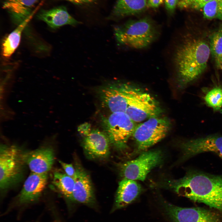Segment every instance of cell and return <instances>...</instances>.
Here are the masks:
<instances>
[{
	"label": "cell",
	"instance_id": "6da1fadb",
	"mask_svg": "<svg viewBox=\"0 0 222 222\" xmlns=\"http://www.w3.org/2000/svg\"><path fill=\"white\" fill-rule=\"evenodd\" d=\"M210 54L209 45L199 37H185L175 48L173 71L178 85L183 88L204 72Z\"/></svg>",
	"mask_w": 222,
	"mask_h": 222
},
{
	"label": "cell",
	"instance_id": "7a4b0ae2",
	"mask_svg": "<svg viewBox=\"0 0 222 222\" xmlns=\"http://www.w3.org/2000/svg\"><path fill=\"white\" fill-rule=\"evenodd\" d=\"M169 183L178 195L222 213V175L191 171L183 178Z\"/></svg>",
	"mask_w": 222,
	"mask_h": 222
},
{
	"label": "cell",
	"instance_id": "3957f363",
	"mask_svg": "<svg viewBox=\"0 0 222 222\" xmlns=\"http://www.w3.org/2000/svg\"><path fill=\"white\" fill-rule=\"evenodd\" d=\"M114 31L119 43L136 50L150 47L160 34L158 27L147 17L128 21L123 25L116 26Z\"/></svg>",
	"mask_w": 222,
	"mask_h": 222
},
{
	"label": "cell",
	"instance_id": "277c9868",
	"mask_svg": "<svg viewBox=\"0 0 222 222\" xmlns=\"http://www.w3.org/2000/svg\"><path fill=\"white\" fill-rule=\"evenodd\" d=\"M26 152L17 146L2 145L0 148V187L5 190L22 178L26 164Z\"/></svg>",
	"mask_w": 222,
	"mask_h": 222
},
{
	"label": "cell",
	"instance_id": "5b68a950",
	"mask_svg": "<svg viewBox=\"0 0 222 222\" xmlns=\"http://www.w3.org/2000/svg\"><path fill=\"white\" fill-rule=\"evenodd\" d=\"M162 110L150 94L131 84L128 88V105L125 113L135 122L159 116Z\"/></svg>",
	"mask_w": 222,
	"mask_h": 222
},
{
	"label": "cell",
	"instance_id": "8992f818",
	"mask_svg": "<svg viewBox=\"0 0 222 222\" xmlns=\"http://www.w3.org/2000/svg\"><path fill=\"white\" fill-rule=\"evenodd\" d=\"M170 126L167 118L159 116L136 125L132 136L138 150H145L161 140L166 135Z\"/></svg>",
	"mask_w": 222,
	"mask_h": 222
},
{
	"label": "cell",
	"instance_id": "52a82bcc",
	"mask_svg": "<svg viewBox=\"0 0 222 222\" xmlns=\"http://www.w3.org/2000/svg\"><path fill=\"white\" fill-rule=\"evenodd\" d=\"M125 112L111 113L103 120L105 134L117 149H125L129 138L132 135L136 125Z\"/></svg>",
	"mask_w": 222,
	"mask_h": 222
},
{
	"label": "cell",
	"instance_id": "ba28073f",
	"mask_svg": "<svg viewBox=\"0 0 222 222\" xmlns=\"http://www.w3.org/2000/svg\"><path fill=\"white\" fill-rule=\"evenodd\" d=\"M162 160V153L160 150L144 151L135 159L123 164L120 175L123 179L143 181L150 171Z\"/></svg>",
	"mask_w": 222,
	"mask_h": 222
},
{
	"label": "cell",
	"instance_id": "9c48e42d",
	"mask_svg": "<svg viewBox=\"0 0 222 222\" xmlns=\"http://www.w3.org/2000/svg\"><path fill=\"white\" fill-rule=\"evenodd\" d=\"M128 84L115 82L101 88L100 96L102 103L111 113H125L128 105Z\"/></svg>",
	"mask_w": 222,
	"mask_h": 222
},
{
	"label": "cell",
	"instance_id": "30bf717a",
	"mask_svg": "<svg viewBox=\"0 0 222 222\" xmlns=\"http://www.w3.org/2000/svg\"><path fill=\"white\" fill-rule=\"evenodd\" d=\"M164 205L166 213L173 222H219L214 213L204 208H183L166 202Z\"/></svg>",
	"mask_w": 222,
	"mask_h": 222
},
{
	"label": "cell",
	"instance_id": "8fae6325",
	"mask_svg": "<svg viewBox=\"0 0 222 222\" xmlns=\"http://www.w3.org/2000/svg\"><path fill=\"white\" fill-rule=\"evenodd\" d=\"M180 146L184 159L208 152L215 153L222 159V136H221L212 135L190 140L182 143Z\"/></svg>",
	"mask_w": 222,
	"mask_h": 222
},
{
	"label": "cell",
	"instance_id": "7c38bea8",
	"mask_svg": "<svg viewBox=\"0 0 222 222\" xmlns=\"http://www.w3.org/2000/svg\"><path fill=\"white\" fill-rule=\"evenodd\" d=\"M75 169L76 174L71 201L96 208L93 188L89 175L80 165H76Z\"/></svg>",
	"mask_w": 222,
	"mask_h": 222
},
{
	"label": "cell",
	"instance_id": "4fadbf2b",
	"mask_svg": "<svg viewBox=\"0 0 222 222\" xmlns=\"http://www.w3.org/2000/svg\"><path fill=\"white\" fill-rule=\"evenodd\" d=\"M47 179V173L39 174L31 172L26 180L17 197V205L25 206L38 201L45 187Z\"/></svg>",
	"mask_w": 222,
	"mask_h": 222
},
{
	"label": "cell",
	"instance_id": "5bb4252c",
	"mask_svg": "<svg viewBox=\"0 0 222 222\" xmlns=\"http://www.w3.org/2000/svg\"><path fill=\"white\" fill-rule=\"evenodd\" d=\"M110 143L105 133L98 130H93L84 137L82 145L84 152L89 158L101 159L109 155Z\"/></svg>",
	"mask_w": 222,
	"mask_h": 222
},
{
	"label": "cell",
	"instance_id": "9a60e30c",
	"mask_svg": "<svg viewBox=\"0 0 222 222\" xmlns=\"http://www.w3.org/2000/svg\"><path fill=\"white\" fill-rule=\"evenodd\" d=\"M25 158L26 164L32 172L47 173L54 163L55 153L52 148L43 147L26 152Z\"/></svg>",
	"mask_w": 222,
	"mask_h": 222
},
{
	"label": "cell",
	"instance_id": "2e32d148",
	"mask_svg": "<svg viewBox=\"0 0 222 222\" xmlns=\"http://www.w3.org/2000/svg\"><path fill=\"white\" fill-rule=\"evenodd\" d=\"M141 191L140 185L135 180L123 179L119 183L111 212H113L130 204L138 197Z\"/></svg>",
	"mask_w": 222,
	"mask_h": 222
},
{
	"label": "cell",
	"instance_id": "e0dca14e",
	"mask_svg": "<svg viewBox=\"0 0 222 222\" xmlns=\"http://www.w3.org/2000/svg\"><path fill=\"white\" fill-rule=\"evenodd\" d=\"M37 17L53 29L64 25L75 26L80 23L69 14L66 8L64 6L49 10L42 9L38 13Z\"/></svg>",
	"mask_w": 222,
	"mask_h": 222
},
{
	"label": "cell",
	"instance_id": "ac0fdd59",
	"mask_svg": "<svg viewBox=\"0 0 222 222\" xmlns=\"http://www.w3.org/2000/svg\"><path fill=\"white\" fill-rule=\"evenodd\" d=\"M39 0H4L2 7L6 10L12 22L18 26L32 14L33 8Z\"/></svg>",
	"mask_w": 222,
	"mask_h": 222
},
{
	"label": "cell",
	"instance_id": "d6986e66",
	"mask_svg": "<svg viewBox=\"0 0 222 222\" xmlns=\"http://www.w3.org/2000/svg\"><path fill=\"white\" fill-rule=\"evenodd\" d=\"M147 5V0H117L110 16L116 19L133 15L143 11Z\"/></svg>",
	"mask_w": 222,
	"mask_h": 222
},
{
	"label": "cell",
	"instance_id": "ffe728a7",
	"mask_svg": "<svg viewBox=\"0 0 222 222\" xmlns=\"http://www.w3.org/2000/svg\"><path fill=\"white\" fill-rule=\"evenodd\" d=\"M33 14L17 27L4 40L2 46L3 56L10 57L18 46L20 40L21 33L27 24L32 18Z\"/></svg>",
	"mask_w": 222,
	"mask_h": 222
},
{
	"label": "cell",
	"instance_id": "44dd1931",
	"mask_svg": "<svg viewBox=\"0 0 222 222\" xmlns=\"http://www.w3.org/2000/svg\"><path fill=\"white\" fill-rule=\"evenodd\" d=\"M53 183L62 194L71 200L74 186V180L66 173L56 171L54 173Z\"/></svg>",
	"mask_w": 222,
	"mask_h": 222
},
{
	"label": "cell",
	"instance_id": "7402d4cb",
	"mask_svg": "<svg viewBox=\"0 0 222 222\" xmlns=\"http://www.w3.org/2000/svg\"><path fill=\"white\" fill-rule=\"evenodd\" d=\"M210 53L217 67L221 69L222 64V31L220 30L212 34L210 37Z\"/></svg>",
	"mask_w": 222,
	"mask_h": 222
},
{
	"label": "cell",
	"instance_id": "603a6c76",
	"mask_svg": "<svg viewBox=\"0 0 222 222\" xmlns=\"http://www.w3.org/2000/svg\"><path fill=\"white\" fill-rule=\"evenodd\" d=\"M204 17L208 19L222 20V0H212L203 7Z\"/></svg>",
	"mask_w": 222,
	"mask_h": 222
},
{
	"label": "cell",
	"instance_id": "cb8c5ba5",
	"mask_svg": "<svg viewBox=\"0 0 222 222\" xmlns=\"http://www.w3.org/2000/svg\"><path fill=\"white\" fill-rule=\"evenodd\" d=\"M204 99L208 106L215 110H219L222 106V88H212L207 93Z\"/></svg>",
	"mask_w": 222,
	"mask_h": 222
},
{
	"label": "cell",
	"instance_id": "d4e9b609",
	"mask_svg": "<svg viewBox=\"0 0 222 222\" xmlns=\"http://www.w3.org/2000/svg\"><path fill=\"white\" fill-rule=\"evenodd\" d=\"M212 0H179L178 5L181 8H202L207 3Z\"/></svg>",
	"mask_w": 222,
	"mask_h": 222
},
{
	"label": "cell",
	"instance_id": "484cf974",
	"mask_svg": "<svg viewBox=\"0 0 222 222\" xmlns=\"http://www.w3.org/2000/svg\"><path fill=\"white\" fill-rule=\"evenodd\" d=\"M59 162L64 169L65 173L74 179L76 176V170L72 164H68L61 161Z\"/></svg>",
	"mask_w": 222,
	"mask_h": 222
},
{
	"label": "cell",
	"instance_id": "4316f807",
	"mask_svg": "<svg viewBox=\"0 0 222 222\" xmlns=\"http://www.w3.org/2000/svg\"><path fill=\"white\" fill-rule=\"evenodd\" d=\"M78 131L81 135L85 136L91 131L90 125L88 123H84L80 125L78 127Z\"/></svg>",
	"mask_w": 222,
	"mask_h": 222
},
{
	"label": "cell",
	"instance_id": "83f0119b",
	"mask_svg": "<svg viewBox=\"0 0 222 222\" xmlns=\"http://www.w3.org/2000/svg\"><path fill=\"white\" fill-rule=\"evenodd\" d=\"M166 9L169 11H174L178 4V0H164Z\"/></svg>",
	"mask_w": 222,
	"mask_h": 222
},
{
	"label": "cell",
	"instance_id": "f1b7e54d",
	"mask_svg": "<svg viewBox=\"0 0 222 222\" xmlns=\"http://www.w3.org/2000/svg\"><path fill=\"white\" fill-rule=\"evenodd\" d=\"M78 5H83L92 3L97 0H64Z\"/></svg>",
	"mask_w": 222,
	"mask_h": 222
},
{
	"label": "cell",
	"instance_id": "f546056e",
	"mask_svg": "<svg viewBox=\"0 0 222 222\" xmlns=\"http://www.w3.org/2000/svg\"><path fill=\"white\" fill-rule=\"evenodd\" d=\"M163 0H147V5L151 8H157L162 3Z\"/></svg>",
	"mask_w": 222,
	"mask_h": 222
},
{
	"label": "cell",
	"instance_id": "4dcf8cb0",
	"mask_svg": "<svg viewBox=\"0 0 222 222\" xmlns=\"http://www.w3.org/2000/svg\"><path fill=\"white\" fill-rule=\"evenodd\" d=\"M53 222H62L58 213H54L52 215Z\"/></svg>",
	"mask_w": 222,
	"mask_h": 222
},
{
	"label": "cell",
	"instance_id": "1f68e13d",
	"mask_svg": "<svg viewBox=\"0 0 222 222\" xmlns=\"http://www.w3.org/2000/svg\"><path fill=\"white\" fill-rule=\"evenodd\" d=\"M39 222V221L36 220V221H32V222Z\"/></svg>",
	"mask_w": 222,
	"mask_h": 222
},
{
	"label": "cell",
	"instance_id": "d6a6232c",
	"mask_svg": "<svg viewBox=\"0 0 222 222\" xmlns=\"http://www.w3.org/2000/svg\"><path fill=\"white\" fill-rule=\"evenodd\" d=\"M221 69H222V66H221Z\"/></svg>",
	"mask_w": 222,
	"mask_h": 222
},
{
	"label": "cell",
	"instance_id": "836d02e7",
	"mask_svg": "<svg viewBox=\"0 0 222 222\" xmlns=\"http://www.w3.org/2000/svg\"><path fill=\"white\" fill-rule=\"evenodd\" d=\"M220 30L221 31H222V29Z\"/></svg>",
	"mask_w": 222,
	"mask_h": 222
}]
</instances>
